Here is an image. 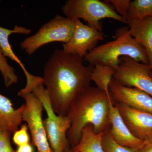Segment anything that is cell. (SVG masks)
<instances>
[{
  "mask_svg": "<svg viewBox=\"0 0 152 152\" xmlns=\"http://www.w3.org/2000/svg\"><path fill=\"white\" fill-rule=\"evenodd\" d=\"M84 62L83 58L56 49L46 63L43 84L57 115L67 116L74 101L91 86L93 67Z\"/></svg>",
  "mask_w": 152,
  "mask_h": 152,
  "instance_id": "obj_1",
  "label": "cell"
},
{
  "mask_svg": "<svg viewBox=\"0 0 152 152\" xmlns=\"http://www.w3.org/2000/svg\"><path fill=\"white\" fill-rule=\"evenodd\" d=\"M112 99L110 92L106 93L91 86L76 98L67 115L71 126L67 137L71 148L78 143L82 131L87 125H92L96 134L105 132L110 129L109 110Z\"/></svg>",
  "mask_w": 152,
  "mask_h": 152,
  "instance_id": "obj_2",
  "label": "cell"
},
{
  "mask_svg": "<svg viewBox=\"0 0 152 152\" xmlns=\"http://www.w3.org/2000/svg\"><path fill=\"white\" fill-rule=\"evenodd\" d=\"M114 40L96 47L83 58L84 61L94 67L107 66L116 71L122 57H129L136 61L149 65L145 50L131 35L128 27L116 30Z\"/></svg>",
  "mask_w": 152,
  "mask_h": 152,
  "instance_id": "obj_3",
  "label": "cell"
},
{
  "mask_svg": "<svg viewBox=\"0 0 152 152\" xmlns=\"http://www.w3.org/2000/svg\"><path fill=\"white\" fill-rule=\"evenodd\" d=\"M74 29L73 19L56 15L42 25L34 34L22 42L20 47L27 54L33 55L46 44L55 42L66 43L72 38Z\"/></svg>",
  "mask_w": 152,
  "mask_h": 152,
  "instance_id": "obj_4",
  "label": "cell"
},
{
  "mask_svg": "<svg viewBox=\"0 0 152 152\" xmlns=\"http://www.w3.org/2000/svg\"><path fill=\"white\" fill-rule=\"evenodd\" d=\"M62 11L67 18L82 19L88 26L100 31H102L100 21L102 19H113L128 23L108 3L99 0H68L63 5Z\"/></svg>",
  "mask_w": 152,
  "mask_h": 152,
  "instance_id": "obj_5",
  "label": "cell"
},
{
  "mask_svg": "<svg viewBox=\"0 0 152 152\" xmlns=\"http://www.w3.org/2000/svg\"><path fill=\"white\" fill-rule=\"evenodd\" d=\"M42 102L47 118L43 120L44 126L50 146L53 152H64L69 147L67 137L71 122L68 116L57 115L54 111L48 94L43 84L32 92Z\"/></svg>",
  "mask_w": 152,
  "mask_h": 152,
  "instance_id": "obj_6",
  "label": "cell"
},
{
  "mask_svg": "<svg viewBox=\"0 0 152 152\" xmlns=\"http://www.w3.org/2000/svg\"><path fill=\"white\" fill-rule=\"evenodd\" d=\"M25 100L23 121L27 124L32 137L33 145L37 152H53L48 140L42 120L44 107L42 102L32 92L20 96Z\"/></svg>",
  "mask_w": 152,
  "mask_h": 152,
  "instance_id": "obj_7",
  "label": "cell"
},
{
  "mask_svg": "<svg viewBox=\"0 0 152 152\" xmlns=\"http://www.w3.org/2000/svg\"><path fill=\"white\" fill-rule=\"evenodd\" d=\"M120 61L114 80L124 86L138 89L152 97V70L149 65L129 57H121Z\"/></svg>",
  "mask_w": 152,
  "mask_h": 152,
  "instance_id": "obj_8",
  "label": "cell"
},
{
  "mask_svg": "<svg viewBox=\"0 0 152 152\" xmlns=\"http://www.w3.org/2000/svg\"><path fill=\"white\" fill-rule=\"evenodd\" d=\"M75 29L72 38L67 43L63 44V50L69 54L83 58L91 50L97 46L99 41L104 39L102 31L84 24L78 19H75Z\"/></svg>",
  "mask_w": 152,
  "mask_h": 152,
  "instance_id": "obj_9",
  "label": "cell"
},
{
  "mask_svg": "<svg viewBox=\"0 0 152 152\" xmlns=\"http://www.w3.org/2000/svg\"><path fill=\"white\" fill-rule=\"evenodd\" d=\"M31 32V30L30 29L24 27L19 26L18 25H15L13 29L12 30L0 26V48L3 54L6 58H10L19 65L23 72L26 79V86L18 93V96L31 93L35 87L43 84L42 77L33 75L28 72L21 61L14 53L9 42V37L12 34H29Z\"/></svg>",
  "mask_w": 152,
  "mask_h": 152,
  "instance_id": "obj_10",
  "label": "cell"
},
{
  "mask_svg": "<svg viewBox=\"0 0 152 152\" xmlns=\"http://www.w3.org/2000/svg\"><path fill=\"white\" fill-rule=\"evenodd\" d=\"M113 99L117 102L152 114V97L134 88L124 86L113 78L109 86Z\"/></svg>",
  "mask_w": 152,
  "mask_h": 152,
  "instance_id": "obj_11",
  "label": "cell"
},
{
  "mask_svg": "<svg viewBox=\"0 0 152 152\" xmlns=\"http://www.w3.org/2000/svg\"><path fill=\"white\" fill-rule=\"evenodd\" d=\"M115 105L133 135L143 141L152 137V114L119 103Z\"/></svg>",
  "mask_w": 152,
  "mask_h": 152,
  "instance_id": "obj_12",
  "label": "cell"
},
{
  "mask_svg": "<svg viewBox=\"0 0 152 152\" xmlns=\"http://www.w3.org/2000/svg\"><path fill=\"white\" fill-rule=\"evenodd\" d=\"M113 99L110 103L109 118L110 124V132L118 144L123 146L138 150L144 141L136 137L131 132L124 120L118 110L113 103Z\"/></svg>",
  "mask_w": 152,
  "mask_h": 152,
  "instance_id": "obj_13",
  "label": "cell"
},
{
  "mask_svg": "<svg viewBox=\"0 0 152 152\" xmlns=\"http://www.w3.org/2000/svg\"><path fill=\"white\" fill-rule=\"evenodd\" d=\"M131 35L145 50L152 70V18L128 21Z\"/></svg>",
  "mask_w": 152,
  "mask_h": 152,
  "instance_id": "obj_14",
  "label": "cell"
},
{
  "mask_svg": "<svg viewBox=\"0 0 152 152\" xmlns=\"http://www.w3.org/2000/svg\"><path fill=\"white\" fill-rule=\"evenodd\" d=\"M24 104L15 109L10 99L0 94V128L12 134L18 130L23 121Z\"/></svg>",
  "mask_w": 152,
  "mask_h": 152,
  "instance_id": "obj_15",
  "label": "cell"
},
{
  "mask_svg": "<svg viewBox=\"0 0 152 152\" xmlns=\"http://www.w3.org/2000/svg\"><path fill=\"white\" fill-rule=\"evenodd\" d=\"M105 132L96 134L92 125H87L82 131L78 143L71 149L75 152H105L102 144Z\"/></svg>",
  "mask_w": 152,
  "mask_h": 152,
  "instance_id": "obj_16",
  "label": "cell"
},
{
  "mask_svg": "<svg viewBox=\"0 0 152 152\" xmlns=\"http://www.w3.org/2000/svg\"><path fill=\"white\" fill-rule=\"evenodd\" d=\"M115 72V70L107 66H95L91 74V80L95 83L99 89L109 93V86Z\"/></svg>",
  "mask_w": 152,
  "mask_h": 152,
  "instance_id": "obj_17",
  "label": "cell"
},
{
  "mask_svg": "<svg viewBox=\"0 0 152 152\" xmlns=\"http://www.w3.org/2000/svg\"><path fill=\"white\" fill-rule=\"evenodd\" d=\"M152 18V0L131 1L128 12V21Z\"/></svg>",
  "mask_w": 152,
  "mask_h": 152,
  "instance_id": "obj_18",
  "label": "cell"
},
{
  "mask_svg": "<svg viewBox=\"0 0 152 152\" xmlns=\"http://www.w3.org/2000/svg\"><path fill=\"white\" fill-rule=\"evenodd\" d=\"M0 72L3 76L6 88L18 83V76L13 67L9 64L7 58L0 48Z\"/></svg>",
  "mask_w": 152,
  "mask_h": 152,
  "instance_id": "obj_19",
  "label": "cell"
},
{
  "mask_svg": "<svg viewBox=\"0 0 152 152\" xmlns=\"http://www.w3.org/2000/svg\"><path fill=\"white\" fill-rule=\"evenodd\" d=\"M102 144L105 152H136L137 151L118 144L112 137L110 129L104 133Z\"/></svg>",
  "mask_w": 152,
  "mask_h": 152,
  "instance_id": "obj_20",
  "label": "cell"
},
{
  "mask_svg": "<svg viewBox=\"0 0 152 152\" xmlns=\"http://www.w3.org/2000/svg\"><path fill=\"white\" fill-rule=\"evenodd\" d=\"M104 1L112 5L117 13L122 17L128 23V12L130 0H106Z\"/></svg>",
  "mask_w": 152,
  "mask_h": 152,
  "instance_id": "obj_21",
  "label": "cell"
},
{
  "mask_svg": "<svg viewBox=\"0 0 152 152\" xmlns=\"http://www.w3.org/2000/svg\"><path fill=\"white\" fill-rule=\"evenodd\" d=\"M28 128L27 125H22L20 130L14 133L13 141L18 147L30 143V137L28 133Z\"/></svg>",
  "mask_w": 152,
  "mask_h": 152,
  "instance_id": "obj_22",
  "label": "cell"
},
{
  "mask_svg": "<svg viewBox=\"0 0 152 152\" xmlns=\"http://www.w3.org/2000/svg\"><path fill=\"white\" fill-rule=\"evenodd\" d=\"M12 133L0 128V152H16L11 145Z\"/></svg>",
  "mask_w": 152,
  "mask_h": 152,
  "instance_id": "obj_23",
  "label": "cell"
},
{
  "mask_svg": "<svg viewBox=\"0 0 152 152\" xmlns=\"http://www.w3.org/2000/svg\"><path fill=\"white\" fill-rule=\"evenodd\" d=\"M136 152H152V137L144 140L143 144Z\"/></svg>",
  "mask_w": 152,
  "mask_h": 152,
  "instance_id": "obj_24",
  "label": "cell"
},
{
  "mask_svg": "<svg viewBox=\"0 0 152 152\" xmlns=\"http://www.w3.org/2000/svg\"><path fill=\"white\" fill-rule=\"evenodd\" d=\"M32 145L29 143L18 147L16 152H34Z\"/></svg>",
  "mask_w": 152,
  "mask_h": 152,
  "instance_id": "obj_25",
  "label": "cell"
},
{
  "mask_svg": "<svg viewBox=\"0 0 152 152\" xmlns=\"http://www.w3.org/2000/svg\"><path fill=\"white\" fill-rule=\"evenodd\" d=\"M64 152H75L73 151L71 148H70L69 147L68 148H67L66 149L65 151Z\"/></svg>",
  "mask_w": 152,
  "mask_h": 152,
  "instance_id": "obj_26",
  "label": "cell"
},
{
  "mask_svg": "<svg viewBox=\"0 0 152 152\" xmlns=\"http://www.w3.org/2000/svg\"><path fill=\"white\" fill-rule=\"evenodd\" d=\"M151 77H152V71H151Z\"/></svg>",
  "mask_w": 152,
  "mask_h": 152,
  "instance_id": "obj_27",
  "label": "cell"
}]
</instances>
